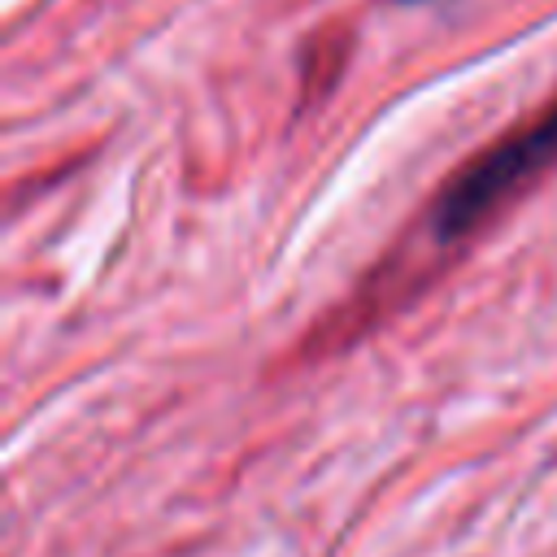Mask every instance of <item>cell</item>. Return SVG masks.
<instances>
[{"instance_id": "1", "label": "cell", "mask_w": 557, "mask_h": 557, "mask_svg": "<svg viewBox=\"0 0 557 557\" xmlns=\"http://www.w3.org/2000/svg\"><path fill=\"white\" fill-rule=\"evenodd\" d=\"M548 161H557V104L544 109L531 126L513 131L496 148L479 152L440 196L435 205V231L466 235L479 218H487L500 200H509L527 178H535Z\"/></svg>"}]
</instances>
